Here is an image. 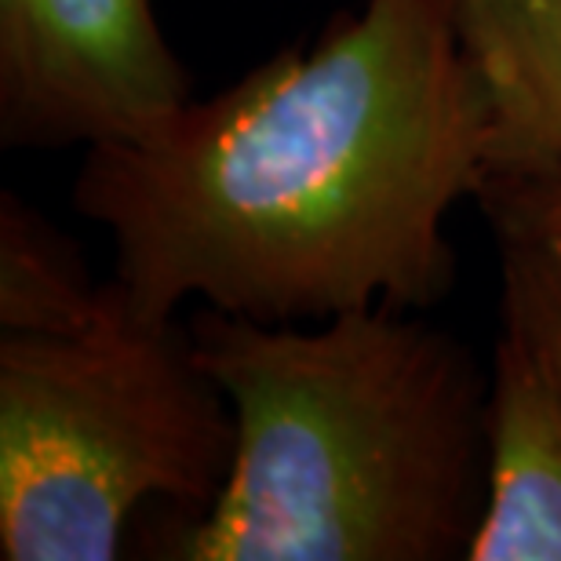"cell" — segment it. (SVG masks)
<instances>
[{"mask_svg":"<svg viewBox=\"0 0 561 561\" xmlns=\"http://www.w3.org/2000/svg\"><path fill=\"white\" fill-rule=\"evenodd\" d=\"M489 186V106L456 0H368L227 92L88 146L73 208L110 230V280L142 321L201 299L321 324L442 302L448 216Z\"/></svg>","mask_w":561,"mask_h":561,"instance_id":"obj_1","label":"cell"},{"mask_svg":"<svg viewBox=\"0 0 561 561\" xmlns=\"http://www.w3.org/2000/svg\"><path fill=\"white\" fill-rule=\"evenodd\" d=\"M238 420L233 467L183 561H459L489 503V373L409 310L186 321Z\"/></svg>","mask_w":561,"mask_h":561,"instance_id":"obj_2","label":"cell"},{"mask_svg":"<svg viewBox=\"0 0 561 561\" xmlns=\"http://www.w3.org/2000/svg\"><path fill=\"white\" fill-rule=\"evenodd\" d=\"M106 285L84 329L0 335L4 561H110L142 503L201 518L230 478L238 420L186 324Z\"/></svg>","mask_w":561,"mask_h":561,"instance_id":"obj_3","label":"cell"},{"mask_svg":"<svg viewBox=\"0 0 561 561\" xmlns=\"http://www.w3.org/2000/svg\"><path fill=\"white\" fill-rule=\"evenodd\" d=\"M150 0H0V142L136 139L190 103Z\"/></svg>","mask_w":561,"mask_h":561,"instance_id":"obj_4","label":"cell"},{"mask_svg":"<svg viewBox=\"0 0 561 561\" xmlns=\"http://www.w3.org/2000/svg\"><path fill=\"white\" fill-rule=\"evenodd\" d=\"M467 561H561V387L507 307L489 368V503Z\"/></svg>","mask_w":561,"mask_h":561,"instance_id":"obj_5","label":"cell"},{"mask_svg":"<svg viewBox=\"0 0 561 561\" xmlns=\"http://www.w3.org/2000/svg\"><path fill=\"white\" fill-rule=\"evenodd\" d=\"M489 106L492 186L561 183V0H456Z\"/></svg>","mask_w":561,"mask_h":561,"instance_id":"obj_6","label":"cell"},{"mask_svg":"<svg viewBox=\"0 0 561 561\" xmlns=\"http://www.w3.org/2000/svg\"><path fill=\"white\" fill-rule=\"evenodd\" d=\"M106 288L77 244L19 194L0 197V324L4 332H73L103 310Z\"/></svg>","mask_w":561,"mask_h":561,"instance_id":"obj_7","label":"cell"},{"mask_svg":"<svg viewBox=\"0 0 561 561\" xmlns=\"http://www.w3.org/2000/svg\"><path fill=\"white\" fill-rule=\"evenodd\" d=\"M489 211L503 252V307L529 324L561 387V230L511 208Z\"/></svg>","mask_w":561,"mask_h":561,"instance_id":"obj_8","label":"cell"},{"mask_svg":"<svg viewBox=\"0 0 561 561\" xmlns=\"http://www.w3.org/2000/svg\"><path fill=\"white\" fill-rule=\"evenodd\" d=\"M489 208H511L522 211L536 222L561 230V183H525V186H496L485 197Z\"/></svg>","mask_w":561,"mask_h":561,"instance_id":"obj_9","label":"cell"}]
</instances>
